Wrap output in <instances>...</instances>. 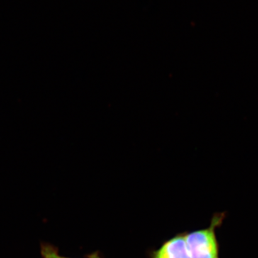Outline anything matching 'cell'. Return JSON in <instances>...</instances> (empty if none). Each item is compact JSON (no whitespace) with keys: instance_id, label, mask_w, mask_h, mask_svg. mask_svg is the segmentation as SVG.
<instances>
[{"instance_id":"cell-3","label":"cell","mask_w":258,"mask_h":258,"mask_svg":"<svg viewBox=\"0 0 258 258\" xmlns=\"http://www.w3.org/2000/svg\"><path fill=\"white\" fill-rule=\"evenodd\" d=\"M41 254L43 258H69L60 255L56 247L48 244H42Z\"/></svg>"},{"instance_id":"cell-1","label":"cell","mask_w":258,"mask_h":258,"mask_svg":"<svg viewBox=\"0 0 258 258\" xmlns=\"http://www.w3.org/2000/svg\"><path fill=\"white\" fill-rule=\"evenodd\" d=\"M226 212L214 214L207 228L185 232V242L189 258H220V244L216 230L221 227Z\"/></svg>"},{"instance_id":"cell-2","label":"cell","mask_w":258,"mask_h":258,"mask_svg":"<svg viewBox=\"0 0 258 258\" xmlns=\"http://www.w3.org/2000/svg\"><path fill=\"white\" fill-rule=\"evenodd\" d=\"M151 258H189L185 242V232L165 241L150 253Z\"/></svg>"},{"instance_id":"cell-4","label":"cell","mask_w":258,"mask_h":258,"mask_svg":"<svg viewBox=\"0 0 258 258\" xmlns=\"http://www.w3.org/2000/svg\"><path fill=\"white\" fill-rule=\"evenodd\" d=\"M88 258H101V256H100L99 252H93V253L90 254L88 256Z\"/></svg>"}]
</instances>
